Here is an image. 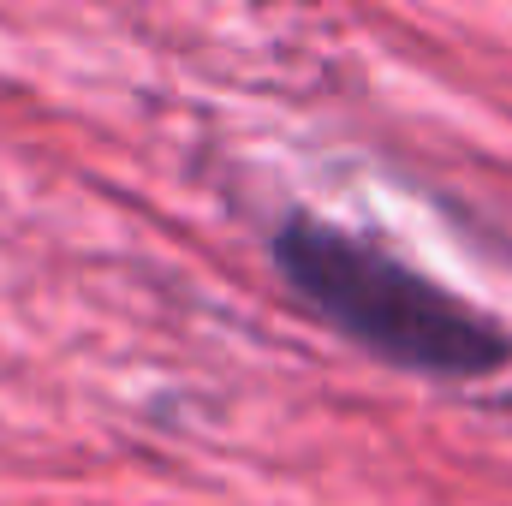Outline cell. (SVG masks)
<instances>
[{"label": "cell", "instance_id": "1", "mask_svg": "<svg viewBox=\"0 0 512 506\" xmlns=\"http://www.w3.org/2000/svg\"><path fill=\"white\" fill-rule=\"evenodd\" d=\"M274 262L322 322H334L382 364L453 381L495 376L512 364V334L489 310L453 298L441 280L334 221L292 215L274 233Z\"/></svg>", "mask_w": 512, "mask_h": 506}]
</instances>
